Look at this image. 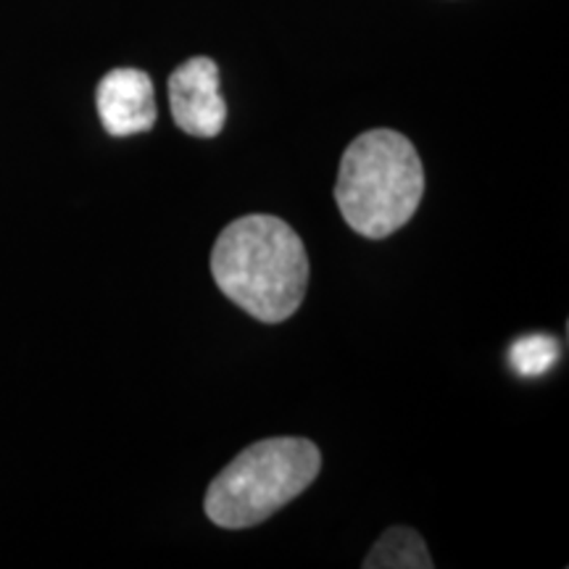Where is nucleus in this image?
I'll return each mask as SVG.
<instances>
[{
	"mask_svg": "<svg viewBox=\"0 0 569 569\" xmlns=\"http://www.w3.org/2000/svg\"><path fill=\"white\" fill-rule=\"evenodd\" d=\"M217 288L264 325L290 319L309 288V256L288 222L251 213L230 222L211 251Z\"/></svg>",
	"mask_w": 569,
	"mask_h": 569,
	"instance_id": "1",
	"label": "nucleus"
},
{
	"mask_svg": "<svg viewBox=\"0 0 569 569\" xmlns=\"http://www.w3.org/2000/svg\"><path fill=\"white\" fill-rule=\"evenodd\" d=\"M422 196V159L401 132L369 130L346 148L336 201L348 227L361 238H390L411 222Z\"/></svg>",
	"mask_w": 569,
	"mask_h": 569,
	"instance_id": "2",
	"label": "nucleus"
},
{
	"mask_svg": "<svg viewBox=\"0 0 569 569\" xmlns=\"http://www.w3.org/2000/svg\"><path fill=\"white\" fill-rule=\"evenodd\" d=\"M322 469V453L306 438H267L240 451L206 490V517L224 530L267 522L296 501Z\"/></svg>",
	"mask_w": 569,
	"mask_h": 569,
	"instance_id": "3",
	"label": "nucleus"
},
{
	"mask_svg": "<svg viewBox=\"0 0 569 569\" xmlns=\"http://www.w3.org/2000/svg\"><path fill=\"white\" fill-rule=\"evenodd\" d=\"M169 109L174 124L190 138H217L227 122L217 61L196 56L180 63L169 77Z\"/></svg>",
	"mask_w": 569,
	"mask_h": 569,
	"instance_id": "4",
	"label": "nucleus"
},
{
	"mask_svg": "<svg viewBox=\"0 0 569 569\" xmlns=\"http://www.w3.org/2000/svg\"><path fill=\"white\" fill-rule=\"evenodd\" d=\"M98 117L113 138L148 132L156 124L153 80L142 69H111L96 90Z\"/></svg>",
	"mask_w": 569,
	"mask_h": 569,
	"instance_id": "5",
	"label": "nucleus"
},
{
	"mask_svg": "<svg viewBox=\"0 0 569 569\" xmlns=\"http://www.w3.org/2000/svg\"><path fill=\"white\" fill-rule=\"evenodd\" d=\"M436 561L430 559L425 540L417 530L390 528L382 532L375 549L367 553L365 569H430Z\"/></svg>",
	"mask_w": 569,
	"mask_h": 569,
	"instance_id": "6",
	"label": "nucleus"
},
{
	"mask_svg": "<svg viewBox=\"0 0 569 569\" xmlns=\"http://www.w3.org/2000/svg\"><path fill=\"white\" fill-rule=\"evenodd\" d=\"M509 361L517 375L538 377L546 375L559 361V340L543 332H532V336L519 338L509 351Z\"/></svg>",
	"mask_w": 569,
	"mask_h": 569,
	"instance_id": "7",
	"label": "nucleus"
}]
</instances>
